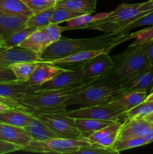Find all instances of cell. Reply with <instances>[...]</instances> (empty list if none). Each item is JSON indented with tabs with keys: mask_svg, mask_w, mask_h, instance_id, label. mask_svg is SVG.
Wrapping results in <instances>:
<instances>
[{
	"mask_svg": "<svg viewBox=\"0 0 153 154\" xmlns=\"http://www.w3.org/2000/svg\"><path fill=\"white\" fill-rule=\"evenodd\" d=\"M21 150V147L0 139V154L9 153Z\"/></svg>",
	"mask_w": 153,
	"mask_h": 154,
	"instance_id": "obj_40",
	"label": "cell"
},
{
	"mask_svg": "<svg viewBox=\"0 0 153 154\" xmlns=\"http://www.w3.org/2000/svg\"><path fill=\"white\" fill-rule=\"evenodd\" d=\"M82 81L92 82L105 78L113 66V61L109 53L105 52L82 63Z\"/></svg>",
	"mask_w": 153,
	"mask_h": 154,
	"instance_id": "obj_9",
	"label": "cell"
},
{
	"mask_svg": "<svg viewBox=\"0 0 153 154\" xmlns=\"http://www.w3.org/2000/svg\"><path fill=\"white\" fill-rule=\"evenodd\" d=\"M113 66L105 78L113 82L124 84L151 66L146 42L131 44L123 52L112 57Z\"/></svg>",
	"mask_w": 153,
	"mask_h": 154,
	"instance_id": "obj_2",
	"label": "cell"
},
{
	"mask_svg": "<svg viewBox=\"0 0 153 154\" xmlns=\"http://www.w3.org/2000/svg\"><path fill=\"white\" fill-rule=\"evenodd\" d=\"M4 39L3 38L2 36L1 35H0V46H1V45H2V43H3V42H4Z\"/></svg>",
	"mask_w": 153,
	"mask_h": 154,
	"instance_id": "obj_48",
	"label": "cell"
},
{
	"mask_svg": "<svg viewBox=\"0 0 153 154\" xmlns=\"http://www.w3.org/2000/svg\"><path fill=\"white\" fill-rule=\"evenodd\" d=\"M66 114L68 117L74 119H95L100 120L119 121L122 123L127 119L125 113L110 103L80 107L78 109L67 111Z\"/></svg>",
	"mask_w": 153,
	"mask_h": 154,
	"instance_id": "obj_8",
	"label": "cell"
},
{
	"mask_svg": "<svg viewBox=\"0 0 153 154\" xmlns=\"http://www.w3.org/2000/svg\"><path fill=\"white\" fill-rule=\"evenodd\" d=\"M85 83L57 90H40L34 92L19 101L28 113L32 115L60 112L66 111L64 106L68 98L77 92Z\"/></svg>",
	"mask_w": 153,
	"mask_h": 154,
	"instance_id": "obj_4",
	"label": "cell"
},
{
	"mask_svg": "<svg viewBox=\"0 0 153 154\" xmlns=\"http://www.w3.org/2000/svg\"><path fill=\"white\" fill-rule=\"evenodd\" d=\"M114 122L112 120H100L95 119L76 118L74 123L76 127L82 132V137H86L95 131L99 130L104 127L112 124Z\"/></svg>",
	"mask_w": 153,
	"mask_h": 154,
	"instance_id": "obj_25",
	"label": "cell"
},
{
	"mask_svg": "<svg viewBox=\"0 0 153 154\" xmlns=\"http://www.w3.org/2000/svg\"><path fill=\"white\" fill-rule=\"evenodd\" d=\"M42 29L47 34L52 43L58 41L62 37V33L66 30L64 26H60L58 24L52 23H50L49 25Z\"/></svg>",
	"mask_w": 153,
	"mask_h": 154,
	"instance_id": "obj_38",
	"label": "cell"
},
{
	"mask_svg": "<svg viewBox=\"0 0 153 154\" xmlns=\"http://www.w3.org/2000/svg\"><path fill=\"white\" fill-rule=\"evenodd\" d=\"M67 111L38 114L37 117L47 125L59 138L81 139L82 134L75 125L74 119L68 117Z\"/></svg>",
	"mask_w": 153,
	"mask_h": 154,
	"instance_id": "obj_7",
	"label": "cell"
},
{
	"mask_svg": "<svg viewBox=\"0 0 153 154\" xmlns=\"http://www.w3.org/2000/svg\"><path fill=\"white\" fill-rule=\"evenodd\" d=\"M34 115L17 109H10L0 113V123L9 126L24 128L30 123Z\"/></svg>",
	"mask_w": 153,
	"mask_h": 154,
	"instance_id": "obj_23",
	"label": "cell"
},
{
	"mask_svg": "<svg viewBox=\"0 0 153 154\" xmlns=\"http://www.w3.org/2000/svg\"><path fill=\"white\" fill-rule=\"evenodd\" d=\"M118 130L116 131V132H112V133L109 134L108 135L105 136L104 138H103L102 139H100V141L98 143H96L98 145L102 146V147H110V148H112V146L114 145V144L116 141L117 138H118Z\"/></svg>",
	"mask_w": 153,
	"mask_h": 154,
	"instance_id": "obj_39",
	"label": "cell"
},
{
	"mask_svg": "<svg viewBox=\"0 0 153 154\" xmlns=\"http://www.w3.org/2000/svg\"><path fill=\"white\" fill-rule=\"evenodd\" d=\"M38 62H21L14 63L9 66V69L13 72L16 80L26 81L34 72Z\"/></svg>",
	"mask_w": 153,
	"mask_h": 154,
	"instance_id": "obj_27",
	"label": "cell"
},
{
	"mask_svg": "<svg viewBox=\"0 0 153 154\" xmlns=\"http://www.w3.org/2000/svg\"><path fill=\"white\" fill-rule=\"evenodd\" d=\"M26 20L0 12V35L4 40L26 26Z\"/></svg>",
	"mask_w": 153,
	"mask_h": 154,
	"instance_id": "obj_22",
	"label": "cell"
},
{
	"mask_svg": "<svg viewBox=\"0 0 153 154\" xmlns=\"http://www.w3.org/2000/svg\"><path fill=\"white\" fill-rule=\"evenodd\" d=\"M152 130H153V122L148 121L142 117L127 118L122 122L118 129L117 140L143 137Z\"/></svg>",
	"mask_w": 153,
	"mask_h": 154,
	"instance_id": "obj_12",
	"label": "cell"
},
{
	"mask_svg": "<svg viewBox=\"0 0 153 154\" xmlns=\"http://www.w3.org/2000/svg\"><path fill=\"white\" fill-rule=\"evenodd\" d=\"M146 144H147V143L143 137H134V138H129L126 139L117 140L114 145L112 146V149L117 153H119L124 150L136 148V147L144 146Z\"/></svg>",
	"mask_w": 153,
	"mask_h": 154,
	"instance_id": "obj_30",
	"label": "cell"
},
{
	"mask_svg": "<svg viewBox=\"0 0 153 154\" xmlns=\"http://www.w3.org/2000/svg\"><path fill=\"white\" fill-rule=\"evenodd\" d=\"M40 55L20 47L0 46V69L9 68L12 64L21 62H39Z\"/></svg>",
	"mask_w": 153,
	"mask_h": 154,
	"instance_id": "obj_11",
	"label": "cell"
},
{
	"mask_svg": "<svg viewBox=\"0 0 153 154\" xmlns=\"http://www.w3.org/2000/svg\"><path fill=\"white\" fill-rule=\"evenodd\" d=\"M147 96V92L143 90H128L117 96L109 103L125 113L144 102Z\"/></svg>",
	"mask_w": 153,
	"mask_h": 154,
	"instance_id": "obj_15",
	"label": "cell"
},
{
	"mask_svg": "<svg viewBox=\"0 0 153 154\" xmlns=\"http://www.w3.org/2000/svg\"><path fill=\"white\" fill-rule=\"evenodd\" d=\"M122 123L119 121L114 122L113 123L106 126V127H104L102 128V129H99V130L92 132V133L90 134V135H88V136L82 137L81 139L86 141L89 144H96V143L98 142L100 139L104 138L105 136L108 135L109 134L118 130L120 126H121Z\"/></svg>",
	"mask_w": 153,
	"mask_h": 154,
	"instance_id": "obj_29",
	"label": "cell"
},
{
	"mask_svg": "<svg viewBox=\"0 0 153 154\" xmlns=\"http://www.w3.org/2000/svg\"><path fill=\"white\" fill-rule=\"evenodd\" d=\"M34 13L54 7L56 3L49 0H22Z\"/></svg>",
	"mask_w": 153,
	"mask_h": 154,
	"instance_id": "obj_37",
	"label": "cell"
},
{
	"mask_svg": "<svg viewBox=\"0 0 153 154\" xmlns=\"http://www.w3.org/2000/svg\"><path fill=\"white\" fill-rule=\"evenodd\" d=\"M80 83H83L82 63L74 69H64L42 84L40 87V90H57Z\"/></svg>",
	"mask_w": 153,
	"mask_h": 154,
	"instance_id": "obj_10",
	"label": "cell"
},
{
	"mask_svg": "<svg viewBox=\"0 0 153 154\" xmlns=\"http://www.w3.org/2000/svg\"><path fill=\"white\" fill-rule=\"evenodd\" d=\"M98 0H58L56 8H63L82 14H93L95 12Z\"/></svg>",
	"mask_w": 153,
	"mask_h": 154,
	"instance_id": "obj_24",
	"label": "cell"
},
{
	"mask_svg": "<svg viewBox=\"0 0 153 154\" xmlns=\"http://www.w3.org/2000/svg\"><path fill=\"white\" fill-rule=\"evenodd\" d=\"M112 50V48H104V49L99 50H92V51H80V52L74 53V54H69L65 57H61V58L54 59V60H41L39 62H43L45 63L55 65V66H62V65H69V64H81L84 62L96 57L98 54L102 53L108 52Z\"/></svg>",
	"mask_w": 153,
	"mask_h": 154,
	"instance_id": "obj_16",
	"label": "cell"
},
{
	"mask_svg": "<svg viewBox=\"0 0 153 154\" xmlns=\"http://www.w3.org/2000/svg\"><path fill=\"white\" fill-rule=\"evenodd\" d=\"M153 11L152 0L135 4L122 3L101 20L82 27L85 29L98 30L103 32H119L137 18Z\"/></svg>",
	"mask_w": 153,
	"mask_h": 154,
	"instance_id": "obj_5",
	"label": "cell"
},
{
	"mask_svg": "<svg viewBox=\"0 0 153 154\" xmlns=\"http://www.w3.org/2000/svg\"><path fill=\"white\" fill-rule=\"evenodd\" d=\"M76 153L80 154H114L117 153L112 148L104 147L97 144L82 146Z\"/></svg>",
	"mask_w": 153,
	"mask_h": 154,
	"instance_id": "obj_36",
	"label": "cell"
},
{
	"mask_svg": "<svg viewBox=\"0 0 153 154\" xmlns=\"http://www.w3.org/2000/svg\"><path fill=\"white\" fill-rule=\"evenodd\" d=\"M64 69H63L58 66L45 63L43 62H38L34 72L26 82L33 85H41Z\"/></svg>",
	"mask_w": 153,
	"mask_h": 154,
	"instance_id": "obj_18",
	"label": "cell"
},
{
	"mask_svg": "<svg viewBox=\"0 0 153 154\" xmlns=\"http://www.w3.org/2000/svg\"><path fill=\"white\" fill-rule=\"evenodd\" d=\"M129 39H135L133 44H140L153 40V25L136 32L129 33L127 36V41Z\"/></svg>",
	"mask_w": 153,
	"mask_h": 154,
	"instance_id": "obj_34",
	"label": "cell"
},
{
	"mask_svg": "<svg viewBox=\"0 0 153 154\" xmlns=\"http://www.w3.org/2000/svg\"><path fill=\"white\" fill-rule=\"evenodd\" d=\"M10 109H16V108H13V107L11 106H9V105H6V104L0 103V113L4 112V111H8V110Z\"/></svg>",
	"mask_w": 153,
	"mask_h": 154,
	"instance_id": "obj_45",
	"label": "cell"
},
{
	"mask_svg": "<svg viewBox=\"0 0 153 154\" xmlns=\"http://www.w3.org/2000/svg\"><path fill=\"white\" fill-rule=\"evenodd\" d=\"M127 90H143L149 93L153 87V66L144 69L134 78L122 84Z\"/></svg>",
	"mask_w": 153,
	"mask_h": 154,
	"instance_id": "obj_19",
	"label": "cell"
},
{
	"mask_svg": "<svg viewBox=\"0 0 153 154\" xmlns=\"http://www.w3.org/2000/svg\"><path fill=\"white\" fill-rule=\"evenodd\" d=\"M0 103L6 104V105L13 107V108H16V109L20 110V111H26V112H27L25 107L22 106V105H21L18 101L14 100V99H8V98L0 96Z\"/></svg>",
	"mask_w": 153,
	"mask_h": 154,
	"instance_id": "obj_41",
	"label": "cell"
},
{
	"mask_svg": "<svg viewBox=\"0 0 153 154\" xmlns=\"http://www.w3.org/2000/svg\"><path fill=\"white\" fill-rule=\"evenodd\" d=\"M82 14H84L81 12L74 11L69 9L63 8H56L54 6L53 12L51 16L50 23L59 24L63 22H67L68 20L72 18Z\"/></svg>",
	"mask_w": 153,
	"mask_h": 154,
	"instance_id": "obj_32",
	"label": "cell"
},
{
	"mask_svg": "<svg viewBox=\"0 0 153 154\" xmlns=\"http://www.w3.org/2000/svg\"><path fill=\"white\" fill-rule=\"evenodd\" d=\"M152 25H153V11L150 12V13L147 14L141 17L137 18L119 32L124 33V34H128L130 30L136 28V27Z\"/></svg>",
	"mask_w": 153,
	"mask_h": 154,
	"instance_id": "obj_35",
	"label": "cell"
},
{
	"mask_svg": "<svg viewBox=\"0 0 153 154\" xmlns=\"http://www.w3.org/2000/svg\"><path fill=\"white\" fill-rule=\"evenodd\" d=\"M110 12L106 13H99L96 14H84L80 16L74 17L66 22L64 28L66 30L74 29H82L85 26L92 23L93 22L101 20L109 15Z\"/></svg>",
	"mask_w": 153,
	"mask_h": 154,
	"instance_id": "obj_26",
	"label": "cell"
},
{
	"mask_svg": "<svg viewBox=\"0 0 153 154\" xmlns=\"http://www.w3.org/2000/svg\"><path fill=\"white\" fill-rule=\"evenodd\" d=\"M50 39L43 29H38L29 35L23 42H21L18 47L29 50L36 53L38 55H41L44 50L51 45Z\"/></svg>",
	"mask_w": 153,
	"mask_h": 154,
	"instance_id": "obj_17",
	"label": "cell"
},
{
	"mask_svg": "<svg viewBox=\"0 0 153 154\" xmlns=\"http://www.w3.org/2000/svg\"><path fill=\"white\" fill-rule=\"evenodd\" d=\"M153 112V102L144 101L132 109L125 112L127 118H135V117H144L145 116Z\"/></svg>",
	"mask_w": 153,
	"mask_h": 154,
	"instance_id": "obj_33",
	"label": "cell"
},
{
	"mask_svg": "<svg viewBox=\"0 0 153 154\" xmlns=\"http://www.w3.org/2000/svg\"><path fill=\"white\" fill-rule=\"evenodd\" d=\"M142 118L146 119V120H148V121L150 122H153V112H152L151 114H148V115L145 116V117H142Z\"/></svg>",
	"mask_w": 153,
	"mask_h": 154,
	"instance_id": "obj_46",
	"label": "cell"
},
{
	"mask_svg": "<svg viewBox=\"0 0 153 154\" xmlns=\"http://www.w3.org/2000/svg\"><path fill=\"white\" fill-rule=\"evenodd\" d=\"M126 91L127 89L122 84L103 78L83 84L77 92L68 98L64 106L76 105L86 107L109 103Z\"/></svg>",
	"mask_w": 153,
	"mask_h": 154,
	"instance_id": "obj_3",
	"label": "cell"
},
{
	"mask_svg": "<svg viewBox=\"0 0 153 154\" xmlns=\"http://www.w3.org/2000/svg\"><path fill=\"white\" fill-rule=\"evenodd\" d=\"M82 139L65 138H53L45 141L32 140L31 142L22 147V151L40 153H76L82 146L88 145Z\"/></svg>",
	"mask_w": 153,
	"mask_h": 154,
	"instance_id": "obj_6",
	"label": "cell"
},
{
	"mask_svg": "<svg viewBox=\"0 0 153 154\" xmlns=\"http://www.w3.org/2000/svg\"><path fill=\"white\" fill-rule=\"evenodd\" d=\"M146 51L148 60L151 66H153V40L146 42Z\"/></svg>",
	"mask_w": 153,
	"mask_h": 154,
	"instance_id": "obj_43",
	"label": "cell"
},
{
	"mask_svg": "<svg viewBox=\"0 0 153 154\" xmlns=\"http://www.w3.org/2000/svg\"><path fill=\"white\" fill-rule=\"evenodd\" d=\"M16 80L13 72L9 68L4 69H0V83L5 81Z\"/></svg>",
	"mask_w": 153,
	"mask_h": 154,
	"instance_id": "obj_42",
	"label": "cell"
},
{
	"mask_svg": "<svg viewBox=\"0 0 153 154\" xmlns=\"http://www.w3.org/2000/svg\"><path fill=\"white\" fill-rule=\"evenodd\" d=\"M143 138L146 140V141L147 144L153 142V130L150 131L148 134H146L145 136H143Z\"/></svg>",
	"mask_w": 153,
	"mask_h": 154,
	"instance_id": "obj_44",
	"label": "cell"
},
{
	"mask_svg": "<svg viewBox=\"0 0 153 154\" xmlns=\"http://www.w3.org/2000/svg\"><path fill=\"white\" fill-rule=\"evenodd\" d=\"M53 10L54 7H52L41 11L34 13L26 22V26L41 29L48 26L50 23L51 16H52Z\"/></svg>",
	"mask_w": 153,
	"mask_h": 154,
	"instance_id": "obj_28",
	"label": "cell"
},
{
	"mask_svg": "<svg viewBox=\"0 0 153 154\" xmlns=\"http://www.w3.org/2000/svg\"><path fill=\"white\" fill-rule=\"evenodd\" d=\"M49 1L52 2H54V3H56V2L58 1V0H49Z\"/></svg>",
	"mask_w": 153,
	"mask_h": 154,
	"instance_id": "obj_49",
	"label": "cell"
},
{
	"mask_svg": "<svg viewBox=\"0 0 153 154\" xmlns=\"http://www.w3.org/2000/svg\"><path fill=\"white\" fill-rule=\"evenodd\" d=\"M0 12L26 20L34 14L22 0H0Z\"/></svg>",
	"mask_w": 153,
	"mask_h": 154,
	"instance_id": "obj_21",
	"label": "cell"
},
{
	"mask_svg": "<svg viewBox=\"0 0 153 154\" xmlns=\"http://www.w3.org/2000/svg\"><path fill=\"white\" fill-rule=\"evenodd\" d=\"M39 90H40V85H33L19 80L0 83V96L18 102L26 96Z\"/></svg>",
	"mask_w": 153,
	"mask_h": 154,
	"instance_id": "obj_13",
	"label": "cell"
},
{
	"mask_svg": "<svg viewBox=\"0 0 153 154\" xmlns=\"http://www.w3.org/2000/svg\"><path fill=\"white\" fill-rule=\"evenodd\" d=\"M145 101H146V102H153V92L148 94Z\"/></svg>",
	"mask_w": 153,
	"mask_h": 154,
	"instance_id": "obj_47",
	"label": "cell"
},
{
	"mask_svg": "<svg viewBox=\"0 0 153 154\" xmlns=\"http://www.w3.org/2000/svg\"><path fill=\"white\" fill-rule=\"evenodd\" d=\"M38 29L35 27L32 26H26L22 28V29L19 30L14 34L12 35L10 37L7 38L3 42L2 45L1 46L6 47V48H11V47H18V45L23 42L31 33Z\"/></svg>",
	"mask_w": 153,
	"mask_h": 154,
	"instance_id": "obj_31",
	"label": "cell"
},
{
	"mask_svg": "<svg viewBox=\"0 0 153 154\" xmlns=\"http://www.w3.org/2000/svg\"><path fill=\"white\" fill-rule=\"evenodd\" d=\"M128 34H124L121 32H104V34L97 37L82 39H71L62 36L58 41L50 45L44 50L40 55V61L61 58L80 51L104 48L112 49L124 41H127Z\"/></svg>",
	"mask_w": 153,
	"mask_h": 154,
	"instance_id": "obj_1",
	"label": "cell"
},
{
	"mask_svg": "<svg viewBox=\"0 0 153 154\" xmlns=\"http://www.w3.org/2000/svg\"><path fill=\"white\" fill-rule=\"evenodd\" d=\"M0 139L22 147L28 145L32 138L23 128L0 123Z\"/></svg>",
	"mask_w": 153,
	"mask_h": 154,
	"instance_id": "obj_14",
	"label": "cell"
},
{
	"mask_svg": "<svg viewBox=\"0 0 153 154\" xmlns=\"http://www.w3.org/2000/svg\"><path fill=\"white\" fill-rule=\"evenodd\" d=\"M30 135L32 140L45 141L58 137L47 125L45 124L37 116H34L27 126L23 128Z\"/></svg>",
	"mask_w": 153,
	"mask_h": 154,
	"instance_id": "obj_20",
	"label": "cell"
}]
</instances>
